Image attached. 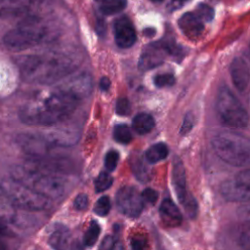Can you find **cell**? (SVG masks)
Listing matches in <instances>:
<instances>
[{
  "instance_id": "603a6c76",
  "label": "cell",
  "mask_w": 250,
  "mask_h": 250,
  "mask_svg": "<svg viewBox=\"0 0 250 250\" xmlns=\"http://www.w3.org/2000/svg\"><path fill=\"white\" fill-rule=\"evenodd\" d=\"M100 232H101V228L99 224L96 221H92L88 229L84 234V237H83L84 244L86 246H93L97 242Z\"/></svg>"
},
{
  "instance_id": "f6af8a7d",
  "label": "cell",
  "mask_w": 250,
  "mask_h": 250,
  "mask_svg": "<svg viewBox=\"0 0 250 250\" xmlns=\"http://www.w3.org/2000/svg\"><path fill=\"white\" fill-rule=\"evenodd\" d=\"M112 250H123V245L120 241L118 240H115L114 242V246H113V249Z\"/></svg>"
},
{
  "instance_id": "e0dca14e",
  "label": "cell",
  "mask_w": 250,
  "mask_h": 250,
  "mask_svg": "<svg viewBox=\"0 0 250 250\" xmlns=\"http://www.w3.org/2000/svg\"><path fill=\"white\" fill-rule=\"evenodd\" d=\"M159 215L166 227L175 228L181 225L183 217L178 206L169 198L164 199L159 207Z\"/></svg>"
},
{
  "instance_id": "f546056e",
  "label": "cell",
  "mask_w": 250,
  "mask_h": 250,
  "mask_svg": "<svg viewBox=\"0 0 250 250\" xmlns=\"http://www.w3.org/2000/svg\"><path fill=\"white\" fill-rule=\"evenodd\" d=\"M119 153L116 150H109L104 156V166L108 172L113 171L118 163Z\"/></svg>"
},
{
  "instance_id": "484cf974",
  "label": "cell",
  "mask_w": 250,
  "mask_h": 250,
  "mask_svg": "<svg viewBox=\"0 0 250 250\" xmlns=\"http://www.w3.org/2000/svg\"><path fill=\"white\" fill-rule=\"evenodd\" d=\"M132 167H133V170L135 172V175L136 177H138V179L142 182H146L149 179V175H148V170L146 168V166L145 165L144 161L137 157L133 164H132Z\"/></svg>"
},
{
  "instance_id": "277c9868",
  "label": "cell",
  "mask_w": 250,
  "mask_h": 250,
  "mask_svg": "<svg viewBox=\"0 0 250 250\" xmlns=\"http://www.w3.org/2000/svg\"><path fill=\"white\" fill-rule=\"evenodd\" d=\"M215 153L232 166L250 164V139L238 132L223 131L211 141Z\"/></svg>"
},
{
  "instance_id": "836d02e7",
  "label": "cell",
  "mask_w": 250,
  "mask_h": 250,
  "mask_svg": "<svg viewBox=\"0 0 250 250\" xmlns=\"http://www.w3.org/2000/svg\"><path fill=\"white\" fill-rule=\"evenodd\" d=\"M142 197H143L144 202H147L149 204H154L158 198V193L156 190L147 188L143 190Z\"/></svg>"
},
{
  "instance_id": "2e32d148",
  "label": "cell",
  "mask_w": 250,
  "mask_h": 250,
  "mask_svg": "<svg viewBox=\"0 0 250 250\" xmlns=\"http://www.w3.org/2000/svg\"><path fill=\"white\" fill-rule=\"evenodd\" d=\"M172 183L180 203L186 198L188 194V190L187 189V179H186V170L185 166L181 159L175 158L173 162L172 168Z\"/></svg>"
},
{
  "instance_id": "7a4b0ae2",
  "label": "cell",
  "mask_w": 250,
  "mask_h": 250,
  "mask_svg": "<svg viewBox=\"0 0 250 250\" xmlns=\"http://www.w3.org/2000/svg\"><path fill=\"white\" fill-rule=\"evenodd\" d=\"M76 67L75 59L63 52L27 55L19 61L21 76L31 82L51 84L64 78Z\"/></svg>"
},
{
  "instance_id": "d6986e66",
  "label": "cell",
  "mask_w": 250,
  "mask_h": 250,
  "mask_svg": "<svg viewBox=\"0 0 250 250\" xmlns=\"http://www.w3.org/2000/svg\"><path fill=\"white\" fill-rule=\"evenodd\" d=\"M154 124L153 117L144 112L137 114L132 121L133 129L140 135H145L150 132L153 129Z\"/></svg>"
},
{
  "instance_id": "4dcf8cb0",
  "label": "cell",
  "mask_w": 250,
  "mask_h": 250,
  "mask_svg": "<svg viewBox=\"0 0 250 250\" xmlns=\"http://www.w3.org/2000/svg\"><path fill=\"white\" fill-rule=\"evenodd\" d=\"M131 250H146L147 246V239L144 234H135L130 239Z\"/></svg>"
},
{
  "instance_id": "f1b7e54d",
  "label": "cell",
  "mask_w": 250,
  "mask_h": 250,
  "mask_svg": "<svg viewBox=\"0 0 250 250\" xmlns=\"http://www.w3.org/2000/svg\"><path fill=\"white\" fill-rule=\"evenodd\" d=\"M153 83L158 88L169 87L175 83V77L171 73H162L157 74L153 77Z\"/></svg>"
},
{
  "instance_id": "ba28073f",
  "label": "cell",
  "mask_w": 250,
  "mask_h": 250,
  "mask_svg": "<svg viewBox=\"0 0 250 250\" xmlns=\"http://www.w3.org/2000/svg\"><path fill=\"white\" fill-rule=\"evenodd\" d=\"M29 188L48 199H57L65 191V182L54 174H40L32 180Z\"/></svg>"
},
{
  "instance_id": "cb8c5ba5",
  "label": "cell",
  "mask_w": 250,
  "mask_h": 250,
  "mask_svg": "<svg viewBox=\"0 0 250 250\" xmlns=\"http://www.w3.org/2000/svg\"><path fill=\"white\" fill-rule=\"evenodd\" d=\"M181 204L184 207L187 215L190 219L196 218L198 213V204L195 197L190 192H188V194L186 196V198L183 200Z\"/></svg>"
},
{
  "instance_id": "7c38bea8",
  "label": "cell",
  "mask_w": 250,
  "mask_h": 250,
  "mask_svg": "<svg viewBox=\"0 0 250 250\" xmlns=\"http://www.w3.org/2000/svg\"><path fill=\"white\" fill-rule=\"evenodd\" d=\"M223 197L230 202H250V187L237 182L235 179L225 181L220 186Z\"/></svg>"
},
{
  "instance_id": "ac0fdd59",
  "label": "cell",
  "mask_w": 250,
  "mask_h": 250,
  "mask_svg": "<svg viewBox=\"0 0 250 250\" xmlns=\"http://www.w3.org/2000/svg\"><path fill=\"white\" fill-rule=\"evenodd\" d=\"M70 238V232L65 227H58L50 234L49 245L54 250H66Z\"/></svg>"
},
{
  "instance_id": "1f68e13d",
  "label": "cell",
  "mask_w": 250,
  "mask_h": 250,
  "mask_svg": "<svg viewBox=\"0 0 250 250\" xmlns=\"http://www.w3.org/2000/svg\"><path fill=\"white\" fill-rule=\"evenodd\" d=\"M115 112L121 116H125L130 112V103L128 99L124 97L118 98L115 104Z\"/></svg>"
},
{
  "instance_id": "5b68a950",
  "label": "cell",
  "mask_w": 250,
  "mask_h": 250,
  "mask_svg": "<svg viewBox=\"0 0 250 250\" xmlns=\"http://www.w3.org/2000/svg\"><path fill=\"white\" fill-rule=\"evenodd\" d=\"M0 190L8 202L16 208L40 211L50 207V199L16 180L3 181L0 184Z\"/></svg>"
},
{
  "instance_id": "bcb514c9",
  "label": "cell",
  "mask_w": 250,
  "mask_h": 250,
  "mask_svg": "<svg viewBox=\"0 0 250 250\" xmlns=\"http://www.w3.org/2000/svg\"><path fill=\"white\" fill-rule=\"evenodd\" d=\"M0 250H9L8 245L6 244V242L0 237Z\"/></svg>"
},
{
  "instance_id": "ab89813d",
  "label": "cell",
  "mask_w": 250,
  "mask_h": 250,
  "mask_svg": "<svg viewBox=\"0 0 250 250\" xmlns=\"http://www.w3.org/2000/svg\"><path fill=\"white\" fill-rule=\"evenodd\" d=\"M239 242L243 248L250 250V229H248L240 235Z\"/></svg>"
},
{
  "instance_id": "7bdbcfd3",
  "label": "cell",
  "mask_w": 250,
  "mask_h": 250,
  "mask_svg": "<svg viewBox=\"0 0 250 250\" xmlns=\"http://www.w3.org/2000/svg\"><path fill=\"white\" fill-rule=\"evenodd\" d=\"M97 32L100 36H104L105 32V23L103 21V19H99L97 21Z\"/></svg>"
},
{
  "instance_id": "d4e9b609",
  "label": "cell",
  "mask_w": 250,
  "mask_h": 250,
  "mask_svg": "<svg viewBox=\"0 0 250 250\" xmlns=\"http://www.w3.org/2000/svg\"><path fill=\"white\" fill-rule=\"evenodd\" d=\"M113 183V178L107 172H101L95 180V189L97 192L104 191Z\"/></svg>"
},
{
  "instance_id": "d6a6232c",
  "label": "cell",
  "mask_w": 250,
  "mask_h": 250,
  "mask_svg": "<svg viewBox=\"0 0 250 250\" xmlns=\"http://www.w3.org/2000/svg\"><path fill=\"white\" fill-rule=\"evenodd\" d=\"M88 204H89V198L85 193L78 194L73 201L74 208L79 211H83V210L87 209Z\"/></svg>"
},
{
  "instance_id": "52a82bcc",
  "label": "cell",
  "mask_w": 250,
  "mask_h": 250,
  "mask_svg": "<svg viewBox=\"0 0 250 250\" xmlns=\"http://www.w3.org/2000/svg\"><path fill=\"white\" fill-rule=\"evenodd\" d=\"M115 202L119 212L130 218L138 217L144 208L142 193L133 187L121 188L116 193Z\"/></svg>"
},
{
  "instance_id": "681fc988",
  "label": "cell",
  "mask_w": 250,
  "mask_h": 250,
  "mask_svg": "<svg viewBox=\"0 0 250 250\" xmlns=\"http://www.w3.org/2000/svg\"><path fill=\"white\" fill-rule=\"evenodd\" d=\"M97 1H101V2H103V1H104V0H97Z\"/></svg>"
},
{
  "instance_id": "ee69618b",
  "label": "cell",
  "mask_w": 250,
  "mask_h": 250,
  "mask_svg": "<svg viewBox=\"0 0 250 250\" xmlns=\"http://www.w3.org/2000/svg\"><path fill=\"white\" fill-rule=\"evenodd\" d=\"M110 87V80L107 78V77H103L101 78L100 80V88L103 90V91H107Z\"/></svg>"
},
{
  "instance_id": "e575fe53",
  "label": "cell",
  "mask_w": 250,
  "mask_h": 250,
  "mask_svg": "<svg viewBox=\"0 0 250 250\" xmlns=\"http://www.w3.org/2000/svg\"><path fill=\"white\" fill-rule=\"evenodd\" d=\"M237 216L243 221L250 222V202L242 204L237 208Z\"/></svg>"
},
{
  "instance_id": "7dc6e473",
  "label": "cell",
  "mask_w": 250,
  "mask_h": 250,
  "mask_svg": "<svg viewBox=\"0 0 250 250\" xmlns=\"http://www.w3.org/2000/svg\"><path fill=\"white\" fill-rule=\"evenodd\" d=\"M144 32H145L147 36H152V35H153V33H154V29H152V28L148 27V28H146Z\"/></svg>"
},
{
  "instance_id": "5bb4252c",
  "label": "cell",
  "mask_w": 250,
  "mask_h": 250,
  "mask_svg": "<svg viewBox=\"0 0 250 250\" xmlns=\"http://www.w3.org/2000/svg\"><path fill=\"white\" fill-rule=\"evenodd\" d=\"M178 24L182 32L189 39H197L203 32V21L192 12L185 13L178 21Z\"/></svg>"
},
{
  "instance_id": "83f0119b",
  "label": "cell",
  "mask_w": 250,
  "mask_h": 250,
  "mask_svg": "<svg viewBox=\"0 0 250 250\" xmlns=\"http://www.w3.org/2000/svg\"><path fill=\"white\" fill-rule=\"evenodd\" d=\"M203 21H211L214 18V10L211 6L204 4V3H199L195 9L194 12Z\"/></svg>"
},
{
  "instance_id": "f907efd6",
  "label": "cell",
  "mask_w": 250,
  "mask_h": 250,
  "mask_svg": "<svg viewBox=\"0 0 250 250\" xmlns=\"http://www.w3.org/2000/svg\"><path fill=\"white\" fill-rule=\"evenodd\" d=\"M0 1H1V0H0Z\"/></svg>"
},
{
  "instance_id": "4fadbf2b",
  "label": "cell",
  "mask_w": 250,
  "mask_h": 250,
  "mask_svg": "<svg viewBox=\"0 0 250 250\" xmlns=\"http://www.w3.org/2000/svg\"><path fill=\"white\" fill-rule=\"evenodd\" d=\"M92 86L93 81L91 75L88 73H80L70 78L66 83H63L61 88L68 91L81 101L91 93Z\"/></svg>"
},
{
  "instance_id": "b9f144b4",
  "label": "cell",
  "mask_w": 250,
  "mask_h": 250,
  "mask_svg": "<svg viewBox=\"0 0 250 250\" xmlns=\"http://www.w3.org/2000/svg\"><path fill=\"white\" fill-rule=\"evenodd\" d=\"M11 230L9 229L8 226L4 222V219L2 216H0V235H10Z\"/></svg>"
},
{
  "instance_id": "8992f818",
  "label": "cell",
  "mask_w": 250,
  "mask_h": 250,
  "mask_svg": "<svg viewBox=\"0 0 250 250\" xmlns=\"http://www.w3.org/2000/svg\"><path fill=\"white\" fill-rule=\"evenodd\" d=\"M218 115L223 124L229 128H244L247 126L249 117L239 100L231 91L223 86L220 88L216 101Z\"/></svg>"
},
{
  "instance_id": "c3c4849f",
  "label": "cell",
  "mask_w": 250,
  "mask_h": 250,
  "mask_svg": "<svg viewBox=\"0 0 250 250\" xmlns=\"http://www.w3.org/2000/svg\"><path fill=\"white\" fill-rule=\"evenodd\" d=\"M150 1L153 3H161L163 0H150Z\"/></svg>"
},
{
  "instance_id": "44dd1931",
  "label": "cell",
  "mask_w": 250,
  "mask_h": 250,
  "mask_svg": "<svg viewBox=\"0 0 250 250\" xmlns=\"http://www.w3.org/2000/svg\"><path fill=\"white\" fill-rule=\"evenodd\" d=\"M127 6V0H104L100 6V11L104 15H114L122 12Z\"/></svg>"
},
{
  "instance_id": "3957f363",
  "label": "cell",
  "mask_w": 250,
  "mask_h": 250,
  "mask_svg": "<svg viewBox=\"0 0 250 250\" xmlns=\"http://www.w3.org/2000/svg\"><path fill=\"white\" fill-rule=\"evenodd\" d=\"M50 34L51 31L43 19L30 16L8 31L3 38V43L10 51H24L42 43Z\"/></svg>"
},
{
  "instance_id": "30bf717a",
  "label": "cell",
  "mask_w": 250,
  "mask_h": 250,
  "mask_svg": "<svg viewBox=\"0 0 250 250\" xmlns=\"http://www.w3.org/2000/svg\"><path fill=\"white\" fill-rule=\"evenodd\" d=\"M114 40L118 47L127 49L133 46L137 40L136 30L130 19L126 16L117 18L113 24Z\"/></svg>"
},
{
  "instance_id": "ffe728a7",
  "label": "cell",
  "mask_w": 250,
  "mask_h": 250,
  "mask_svg": "<svg viewBox=\"0 0 250 250\" xmlns=\"http://www.w3.org/2000/svg\"><path fill=\"white\" fill-rule=\"evenodd\" d=\"M168 153V146L163 143H157L146 149L145 153V158L148 163H156L165 159Z\"/></svg>"
},
{
  "instance_id": "9a60e30c",
  "label": "cell",
  "mask_w": 250,
  "mask_h": 250,
  "mask_svg": "<svg viewBox=\"0 0 250 250\" xmlns=\"http://www.w3.org/2000/svg\"><path fill=\"white\" fill-rule=\"evenodd\" d=\"M230 77L235 88L242 92L245 91L249 84V68L245 61L241 58H235L230 64Z\"/></svg>"
},
{
  "instance_id": "8fae6325",
  "label": "cell",
  "mask_w": 250,
  "mask_h": 250,
  "mask_svg": "<svg viewBox=\"0 0 250 250\" xmlns=\"http://www.w3.org/2000/svg\"><path fill=\"white\" fill-rule=\"evenodd\" d=\"M166 55L160 41L151 43L143 50L139 60V68L143 71L154 68L163 62Z\"/></svg>"
},
{
  "instance_id": "60d3db41",
  "label": "cell",
  "mask_w": 250,
  "mask_h": 250,
  "mask_svg": "<svg viewBox=\"0 0 250 250\" xmlns=\"http://www.w3.org/2000/svg\"><path fill=\"white\" fill-rule=\"evenodd\" d=\"M187 1H188V0H171L168 5V9L170 11L177 10V9L181 8Z\"/></svg>"
},
{
  "instance_id": "74e56055",
  "label": "cell",
  "mask_w": 250,
  "mask_h": 250,
  "mask_svg": "<svg viewBox=\"0 0 250 250\" xmlns=\"http://www.w3.org/2000/svg\"><path fill=\"white\" fill-rule=\"evenodd\" d=\"M234 179L237 182L250 187V169H246L244 171H241L240 173H238L236 175V177Z\"/></svg>"
},
{
  "instance_id": "7402d4cb",
  "label": "cell",
  "mask_w": 250,
  "mask_h": 250,
  "mask_svg": "<svg viewBox=\"0 0 250 250\" xmlns=\"http://www.w3.org/2000/svg\"><path fill=\"white\" fill-rule=\"evenodd\" d=\"M113 138L117 143L127 145L132 140V133L130 128L125 124L116 125L113 129Z\"/></svg>"
},
{
  "instance_id": "8d00e7d4",
  "label": "cell",
  "mask_w": 250,
  "mask_h": 250,
  "mask_svg": "<svg viewBox=\"0 0 250 250\" xmlns=\"http://www.w3.org/2000/svg\"><path fill=\"white\" fill-rule=\"evenodd\" d=\"M11 4L20 6V7H30V6H34L37 4H40L41 2H43L44 0H8Z\"/></svg>"
},
{
  "instance_id": "9c48e42d",
  "label": "cell",
  "mask_w": 250,
  "mask_h": 250,
  "mask_svg": "<svg viewBox=\"0 0 250 250\" xmlns=\"http://www.w3.org/2000/svg\"><path fill=\"white\" fill-rule=\"evenodd\" d=\"M21 147L33 158H41L54 146L46 138L40 134H21L18 137Z\"/></svg>"
},
{
  "instance_id": "f35d334b",
  "label": "cell",
  "mask_w": 250,
  "mask_h": 250,
  "mask_svg": "<svg viewBox=\"0 0 250 250\" xmlns=\"http://www.w3.org/2000/svg\"><path fill=\"white\" fill-rule=\"evenodd\" d=\"M114 242H115V239L111 235H106L103 239L99 247V250H112L114 246Z\"/></svg>"
},
{
  "instance_id": "d590c367",
  "label": "cell",
  "mask_w": 250,
  "mask_h": 250,
  "mask_svg": "<svg viewBox=\"0 0 250 250\" xmlns=\"http://www.w3.org/2000/svg\"><path fill=\"white\" fill-rule=\"evenodd\" d=\"M192 126H193V117H192L191 114L188 113V114L186 115V117H185V119H184L183 125H182L181 130H180L181 134H182V135H185V134L188 133V132L191 130Z\"/></svg>"
},
{
  "instance_id": "4316f807",
  "label": "cell",
  "mask_w": 250,
  "mask_h": 250,
  "mask_svg": "<svg viewBox=\"0 0 250 250\" xmlns=\"http://www.w3.org/2000/svg\"><path fill=\"white\" fill-rule=\"evenodd\" d=\"M110 199L108 196L104 195L101 198H99L94 206V212L95 214H97L98 216H105L108 214L109 210H110Z\"/></svg>"
},
{
  "instance_id": "6da1fadb",
  "label": "cell",
  "mask_w": 250,
  "mask_h": 250,
  "mask_svg": "<svg viewBox=\"0 0 250 250\" xmlns=\"http://www.w3.org/2000/svg\"><path fill=\"white\" fill-rule=\"evenodd\" d=\"M80 100L68 91L59 88L23 105L19 113L22 123L29 126H52L67 118Z\"/></svg>"
}]
</instances>
